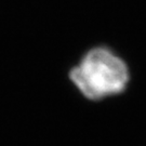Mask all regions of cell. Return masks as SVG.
Returning <instances> with one entry per match:
<instances>
[{
    "label": "cell",
    "instance_id": "6da1fadb",
    "mask_svg": "<svg viewBox=\"0 0 146 146\" xmlns=\"http://www.w3.org/2000/svg\"><path fill=\"white\" fill-rule=\"evenodd\" d=\"M70 79L84 96L98 101L121 93L127 88L129 68L108 48L96 47L72 69Z\"/></svg>",
    "mask_w": 146,
    "mask_h": 146
}]
</instances>
